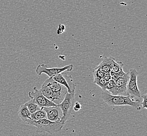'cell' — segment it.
<instances>
[{"mask_svg":"<svg viewBox=\"0 0 147 136\" xmlns=\"http://www.w3.org/2000/svg\"><path fill=\"white\" fill-rule=\"evenodd\" d=\"M101 99L109 106H130L137 110L140 109L139 101H134L129 95H114L109 93L107 91H103Z\"/></svg>","mask_w":147,"mask_h":136,"instance_id":"6da1fadb","label":"cell"},{"mask_svg":"<svg viewBox=\"0 0 147 136\" xmlns=\"http://www.w3.org/2000/svg\"><path fill=\"white\" fill-rule=\"evenodd\" d=\"M25 124L36 127L37 131L38 133H48L50 134L59 132L62 129L64 126L61 122H52L46 118L37 121H34L31 119H28Z\"/></svg>","mask_w":147,"mask_h":136,"instance_id":"7a4b0ae2","label":"cell"},{"mask_svg":"<svg viewBox=\"0 0 147 136\" xmlns=\"http://www.w3.org/2000/svg\"><path fill=\"white\" fill-rule=\"evenodd\" d=\"M44 82L49 86L53 93V99L52 102L56 105H59L64 99L65 95L67 92V88L54 81L52 78H49Z\"/></svg>","mask_w":147,"mask_h":136,"instance_id":"3957f363","label":"cell"},{"mask_svg":"<svg viewBox=\"0 0 147 136\" xmlns=\"http://www.w3.org/2000/svg\"><path fill=\"white\" fill-rule=\"evenodd\" d=\"M74 94L75 90L70 93L67 92L62 102L57 105L62 112L63 117L60 122L63 125L67 120L73 109L74 104Z\"/></svg>","mask_w":147,"mask_h":136,"instance_id":"277c9868","label":"cell"},{"mask_svg":"<svg viewBox=\"0 0 147 136\" xmlns=\"http://www.w3.org/2000/svg\"><path fill=\"white\" fill-rule=\"evenodd\" d=\"M138 72L135 69H131L129 71V79L126 86V92L131 97H141V92L137 86V76Z\"/></svg>","mask_w":147,"mask_h":136,"instance_id":"5b68a950","label":"cell"},{"mask_svg":"<svg viewBox=\"0 0 147 136\" xmlns=\"http://www.w3.org/2000/svg\"><path fill=\"white\" fill-rule=\"evenodd\" d=\"M73 69V65L71 64L69 65H66L61 68H49L48 66L45 64H41L37 66L36 69V72L38 75H41L42 73L47 74L49 78L52 77L60 73L63 72L68 71L71 72Z\"/></svg>","mask_w":147,"mask_h":136,"instance_id":"8992f818","label":"cell"},{"mask_svg":"<svg viewBox=\"0 0 147 136\" xmlns=\"http://www.w3.org/2000/svg\"><path fill=\"white\" fill-rule=\"evenodd\" d=\"M28 97L31 99H34V102L37 103L41 108L49 107L56 106L53 102L45 97L40 90H38L37 87L34 86L33 90L28 92Z\"/></svg>","mask_w":147,"mask_h":136,"instance_id":"52a82bcc","label":"cell"},{"mask_svg":"<svg viewBox=\"0 0 147 136\" xmlns=\"http://www.w3.org/2000/svg\"><path fill=\"white\" fill-rule=\"evenodd\" d=\"M52 79L60 84L65 86L69 93L75 90L76 85L73 82L72 77L68 75L65 71L54 75L52 77Z\"/></svg>","mask_w":147,"mask_h":136,"instance_id":"ba28073f","label":"cell"},{"mask_svg":"<svg viewBox=\"0 0 147 136\" xmlns=\"http://www.w3.org/2000/svg\"><path fill=\"white\" fill-rule=\"evenodd\" d=\"M129 72H127L119 77L115 81V87L112 95H128L126 92V86L129 79Z\"/></svg>","mask_w":147,"mask_h":136,"instance_id":"9c48e42d","label":"cell"},{"mask_svg":"<svg viewBox=\"0 0 147 136\" xmlns=\"http://www.w3.org/2000/svg\"><path fill=\"white\" fill-rule=\"evenodd\" d=\"M47 114V119L52 122H60L63 117L62 112L59 106L57 105L49 107H43Z\"/></svg>","mask_w":147,"mask_h":136,"instance_id":"30bf717a","label":"cell"},{"mask_svg":"<svg viewBox=\"0 0 147 136\" xmlns=\"http://www.w3.org/2000/svg\"><path fill=\"white\" fill-rule=\"evenodd\" d=\"M113 58H114L111 57L105 58L102 63L100 64V65L97 68L100 69L104 73L105 72L107 73L110 72L113 65L112 61Z\"/></svg>","mask_w":147,"mask_h":136,"instance_id":"8fae6325","label":"cell"},{"mask_svg":"<svg viewBox=\"0 0 147 136\" xmlns=\"http://www.w3.org/2000/svg\"><path fill=\"white\" fill-rule=\"evenodd\" d=\"M30 115L31 113L25 104L20 106L18 110V116L23 122L25 123L28 119H31Z\"/></svg>","mask_w":147,"mask_h":136,"instance_id":"7c38bea8","label":"cell"},{"mask_svg":"<svg viewBox=\"0 0 147 136\" xmlns=\"http://www.w3.org/2000/svg\"><path fill=\"white\" fill-rule=\"evenodd\" d=\"M40 90L47 99L50 100L51 102L53 101V93L48 85H47L45 82L43 83Z\"/></svg>","mask_w":147,"mask_h":136,"instance_id":"4fadbf2b","label":"cell"},{"mask_svg":"<svg viewBox=\"0 0 147 136\" xmlns=\"http://www.w3.org/2000/svg\"><path fill=\"white\" fill-rule=\"evenodd\" d=\"M30 117L32 120L34 121H37L40 119H45V118L47 119V114L45 113V110L43 109V108L39 111L34 112V113L31 114Z\"/></svg>","mask_w":147,"mask_h":136,"instance_id":"5bb4252c","label":"cell"},{"mask_svg":"<svg viewBox=\"0 0 147 136\" xmlns=\"http://www.w3.org/2000/svg\"><path fill=\"white\" fill-rule=\"evenodd\" d=\"M25 104L26 105V106L27 107L29 111L31 114L34 113L42 108L34 102V99H31L30 101L26 102Z\"/></svg>","mask_w":147,"mask_h":136,"instance_id":"9a60e30c","label":"cell"},{"mask_svg":"<svg viewBox=\"0 0 147 136\" xmlns=\"http://www.w3.org/2000/svg\"><path fill=\"white\" fill-rule=\"evenodd\" d=\"M112 63H113V65L111 71L115 73H120L124 72L123 70V63L122 62H119V61L117 62L115 60V59L113 58Z\"/></svg>","mask_w":147,"mask_h":136,"instance_id":"2e32d148","label":"cell"},{"mask_svg":"<svg viewBox=\"0 0 147 136\" xmlns=\"http://www.w3.org/2000/svg\"><path fill=\"white\" fill-rule=\"evenodd\" d=\"M115 81H114L113 80H110L106 83L105 91H107L109 93L112 94L115 89Z\"/></svg>","mask_w":147,"mask_h":136,"instance_id":"e0dca14e","label":"cell"},{"mask_svg":"<svg viewBox=\"0 0 147 136\" xmlns=\"http://www.w3.org/2000/svg\"><path fill=\"white\" fill-rule=\"evenodd\" d=\"M93 82L96 83V84L99 85L100 88H102L103 91H105V85L107 82L103 78L94 80Z\"/></svg>","mask_w":147,"mask_h":136,"instance_id":"ac0fdd59","label":"cell"},{"mask_svg":"<svg viewBox=\"0 0 147 136\" xmlns=\"http://www.w3.org/2000/svg\"><path fill=\"white\" fill-rule=\"evenodd\" d=\"M93 75H94V80H95L98 79L102 78L104 75V73L100 69L96 68L93 71Z\"/></svg>","mask_w":147,"mask_h":136,"instance_id":"d6986e66","label":"cell"},{"mask_svg":"<svg viewBox=\"0 0 147 136\" xmlns=\"http://www.w3.org/2000/svg\"><path fill=\"white\" fill-rule=\"evenodd\" d=\"M142 101L141 105H142V107L144 109H147V94H144L142 95Z\"/></svg>","mask_w":147,"mask_h":136,"instance_id":"ffe728a7","label":"cell"},{"mask_svg":"<svg viewBox=\"0 0 147 136\" xmlns=\"http://www.w3.org/2000/svg\"><path fill=\"white\" fill-rule=\"evenodd\" d=\"M82 108V106L81 104L79 103L78 102H76L75 104H74L73 108L74 110L75 111V112H78Z\"/></svg>","mask_w":147,"mask_h":136,"instance_id":"44dd1931","label":"cell"}]
</instances>
